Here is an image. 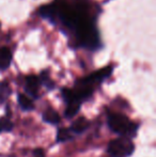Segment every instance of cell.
Masks as SVG:
<instances>
[{
	"mask_svg": "<svg viewBox=\"0 0 156 157\" xmlns=\"http://www.w3.org/2000/svg\"><path fill=\"white\" fill-rule=\"evenodd\" d=\"M86 0H80L77 6H70L64 1H56L40 10V14L52 23H60L63 28L73 33L77 44L90 50H97L101 46L100 34L90 18L85 4Z\"/></svg>",
	"mask_w": 156,
	"mask_h": 157,
	"instance_id": "cell-1",
	"label": "cell"
},
{
	"mask_svg": "<svg viewBox=\"0 0 156 157\" xmlns=\"http://www.w3.org/2000/svg\"><path fill=\"white\" fill-rule=\"evenodd\" d=\"M112 71V66H107L77 79L72 88H61L60 94L64 103L63 118L72 120L78 116L83 104L93 98L102 83L111 76Z\"/></svg>",
	"mask_w": 156,
	"mask_h": 157,
	"instance_id": "cell-2",
	"label": "cell"
},
{
	"mask_svg": "<svg viewBox=\"0 0 156 157\" xmlns=\"http://www.w3.org/2000/svg\"><path fill=\"white\" fill-rule=\"evenodd\" d=\"M106 126L109 132L117 136L127 137L131 139H136L138 137L140 123L131 120L129 117H127L124 112L111 110L106 108Z\"/></svg>",
	"mask_w": 156,
	"mask_h": 157,
	"instance_id": "cell-3",
	"label": "cell"
},
{
	"mask_svg": "<svg viewBox=\"0 0 156 157\" xmlns=\"http://www.w3.org/2000/svg\"><path fill=\"white\" fill-rule=\"evenodd\" d=\"M105 151L108 157H131L135 154L136 144L134 139L118 136L107 143Z\"/></svg>",
	"mask_w": 156,
	"mask_h": 157,
	"instance_id": "cell-4",
	"label": "cell"
},
{
	"mask_svg": "<svg viewBox=\"0 0 156 157\" xmlns=\"http://www.w3.org/2000/svg\"><path fill=\"white\" fill-rule=\"evenodd\" d=\"M41 79L36 75H29L25 78L24 82V93L33 99L34 101L41 98Z\"/></svg>",
	"mask_w": 156,
	"mask_h": 157,
	"instance_id": "cell-5",
	"label": "cell"
},
{
	"mask_svg": "<svg viewBox=\"0 0 156 157\" xmlns=\"http://www.w3.org/2000/svg\"><path fill=\"white\" fill-rule=\"evenodd\" d=\"M72 122L70 124L69 128L74 136L77 138L78 136L86 134L88 132V129H90V127L92 126V121L87 119L85 116H76L74 119H72Z\"/></svg>",
	"mask_w": 156,
	"mask_h": 157,
	"instance_id": "cell-6",
	"label": "cell"
},
{
	"mask_svg": "<svg viewBox=\"0 0 156 157\" xmlns=\"http://www.w3.org/2000/svg\"><path fill=\"white\" fill-rule=\"evenodd\" d=\"M42 122L50 126H59L62 122V117L55 108L47 107L41 113Z\"/></svg>",
	"mask_w": 156,
	"mask_h": 157,
	"instance_id": "cell-7",
	"label": "cell"
},
{
	"mask_svg": "<svg viewBox=\"0 0 156 157\" xmlns=\"http://www.w3.org/2000/svg\"><path fill=\"white\" fill-rule=\"evenodd\" d=\"M4 113L0 116V135L1 134H11L15 128V124L12 120V111L8 104H6Z\"/></svg>",
	"mask_w": 156,
	"mask_h": 157,
	"instance_id": "cell-8",
	"label": "cell"
},
{
	"mask_svg": "<svg viewBox=\"0 0 156 157\" xmlns=\"http://www.w3.org/2000/svg\"><path fill=\"white\" fill-rule=\"evenodd\" d=\"M76 137L73 135V132L70 130L69 126H57L56 138H55V144H63L74 141Z\"/></svg>",
	"mask_w": 156,
	"mask_h": 157,
	"instance_id": "cell-9",
	"label": "cell"
},
{
	"mask_svg": "<svg viewBox=\"0 0 156 157\" xmlns=\"http://www.w3.org/2000/svg\"><path fill=\"white\" fill-rule=\"evenodd\" d=\"M16 101L18 108L23 112H32L36 110V104H34L33 99L30 98L28 95L25 93L18 92L16 95Z\"/></svg>",
	"mask_w": 156,
	"mask_h": 157,
	"instance_id": "cell-10",
	"label": "cell"
},
{
	"mask_svg": "<svg viewBox=\"0 0 156 157\" xmlns=\"http://www.w3.org/2000/svg\"><path fill=\"white\" fill-rule=\"evenodd\" d=\"M12 63V52L8 47H0V71H6Z\"/></svg>",
	"mask_w": 156,
	"mask_h": 157,
	"instance_id": "cell-11",
	"label": "cell"
},
{
	"mask_svg": "<svg viewBox=\"0 0 156 157\" xmlns=\"http://www.w3.org/2000/svg\"><path fill=\"white\" fill-rule=\"evenodd\" d=\"M13 91L10 83L6 80H0V106H4L8 103Z\"/></svg>",
	"mask_w": 156,
	"mask_h": 157,
	"instance_id": "cell-12",
	"label": "cell"
},
{
	"mask_svg": "<svg viewBox=\"0 0 156 157\" xmlns=\"http://www.w3.org/2000/svg\"><path fill=\"white\" fill-rule=\"evenodd\" d=\"M39 77H40V79H41L42 87H45L46 90H48V91H52V90L56 88V83H55L54 80H51L49 74H48L47 72H43Z\"/></svg>",
	"mask_w": 156,
	"mask_h": 157,
	"instance_id": "cell-13",
	"label": "cell"
},
{
	"mask_svg": "<svg viewBox=\"0 0 156 157\" xmlns=\"http://www.w3.org/2000/svg\"><path fill=\"white\" fill-rule=\"evenodd\" d=\"M31 155L32 157H47L46 151L43 147H34V149H32Z\"/></svg>",
	"mask_w": 156,
	"mask_h": 157,
	"instance_id": "cell-14",
	"label": "cell"
}]
</instances>
